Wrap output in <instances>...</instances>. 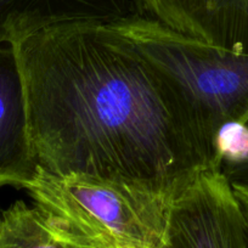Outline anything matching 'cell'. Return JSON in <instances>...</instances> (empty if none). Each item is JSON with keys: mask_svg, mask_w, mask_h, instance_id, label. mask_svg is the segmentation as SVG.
<instances>
[{"mask_svg": "<svg viewBox=\"0 0 248 248\" xmlns=\"http://www.w3.org/2000/svg\"><path fill=\"white\" fill-rule=\"evenodd\" d=\"M11 46L37 169L180 192L218 168L203 116L112 23L59 26Z\"/></svg>", "mask_w": 248, "mask_h": 248, "instance_id": "cell-1", "label": "cell"}, {"mask_svg": "<svg viewBox=\"0 0 248 248\" xmlns=\"http://www.w3.org/2000/svg\"><path fill=\"white\" fill-rule=\"evenodd\" d=\"M25 189L68 248H158L179 194L137 181L40 169Z\"/></svg>", "mask_w": 248, "mask_h": 248, "instance_id": "cell-2", "label": "cell"}, {"mask_svg": "<svg viewBox=\"0 0 248 248\" xmlns=\"http://www.w3.org/2000/svg\"><path fill=\"white\" fill-rule=\"evenodd\" d=\"M142 56L183 89L212 132L248 119V54L207 44L152 16L112 23Z\"/></svg>", "mask_w": 248, "mask_h": 248, "instance_id": "cell-3", "label": "cell"}, {"mask_svg": "<svg viewBox=\"0 0 248 248\" xmlns=\"http://www.w3.org/2000/svg\"><path fill=\"white\" fill-rule=\"evenodd\" d=\"M158 248H248V225L218 168L201 171L176 195Z\"/></svg>", "mask_w": 248, "mask_h": 248, "instance_id": "cell-4", "label": "cell"}, {"mask_svg": "<svg viewBox=\"0 0 248 248\" xmlns=\"http://www.w3.org/2000/svg\"><path fill=\"white\" fill-rule=\"evenodd\" d=\"M151 16L142 0H0V45L71 23H116Z\"/></svg>", "mask_w": 248, "mask_h": 248, "instance_id": "cell-5", "label": "cell"}, {"mask_svg": "<svg viewBox=\"0 0 248 248\" xmlns=\"http://www.w3.org/2000/svg\"><path fill=\"white\" fill-rule=\"evenodd\" d=\"M152 17L187 37L248 54V0H142Z\"/></svg>", "mask_w": 248, "mask_h": 248, "instance_id": "cell-6", "label": "cell"}, {"mask_svg": "<svg viewBox=\"0 0 248 248\" xmlns=\"http://www.w3.org/2000/svg\"><path fill=\"white\" fill-rule=\"evenodd\" d=\"M15 50L0 45V186L25 189L37 173Z\"/></svg>", "mask_w": 248, "mask_h": 248, "instance_id": "cell-7", "label": "cell"}, {"mask_svg": "<svg viewBox=\"0 0 248 248\" xmlns=\"http://www.w3.org/2000/svg\"><path fill=\"white\" fill-rule=\"evenodd\" d=\"M0 248H68L33 204L16 201L0 208Z\"/></svg>", "mask_w": 248, "mask_h": 248, "instance_id": "cell-8", "label": "cell"}, {"mask_svg": "<svg viewBox=\"0 0 248 248\" xmlns=\"http://www.w3.org/2000/svg\"><path fill=\"white\" fill-rule=\"evenodd\" d=\"M248 128V119L245 122ZM231 186H248V155L238 163L219 169Z\"/></svg>", "mask_w": 248, "mask_h": 248, "instance_id": "cell-9", "label": "cell"}, {"mask_svg": "<svg viewBox=\"0 0 248 248\" xmlns=\"http://www.w3.org/2000/svg\"><path fill=\"white\" fill-rule=\"evenodd\" d=\"M232 190L248 225V186H232Z\"/></svg>", "mask_w": 248, "mask_h": 248, "instance_id": "cell-10", "label": "cell"}]
</instances>
